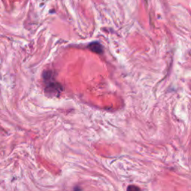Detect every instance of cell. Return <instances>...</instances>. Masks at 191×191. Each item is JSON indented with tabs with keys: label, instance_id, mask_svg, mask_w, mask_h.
I'll list each match as a JSON object with an SVG mask.
<instances>
[{
	"label": "cell",
	"instance_id": "cell-1",
	"mask_svg": "<svg viewBox=\"0 0 191 191\" xmlns=\"http://www.w3.org/2000/svg\"><path fill=\"white\" fill-rule=\"evenodd\" d=\"M88 48L92 52H96V53H101L102 52V46L100 43L98 42H94L91 43L88 46Z\"/></svg>",
	"mask_w": 191,
	"mask_h": 191
},
{
	"label": "cell",
	"instance_id": "cell-2",
	"mask_svg": "<svg viewBox=\"0 0 191 191\" xmlns=\"http://www.w3.org/2000/svg\"><path fill=\"white\" fill-rule=\"evenodd\" d=\"M127 191H141V190L136 185H129L127 188Z\"/></svg>",
	"mask_w": 191,
	"mask_h": 191
}]
</instances>
